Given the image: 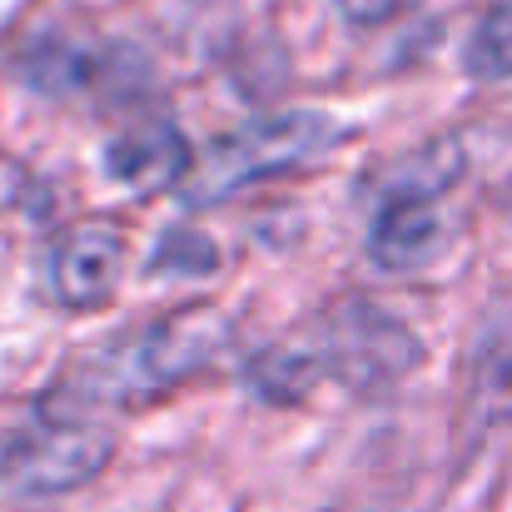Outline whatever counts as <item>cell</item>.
<instances>
[{
	"label": "cell",
	"instance_id": "obj_3",
	"mask_svg": "<svg viewBox=\"0 0 512 512\" xmlns=\"http://www.w3.org/2000/svg\"><path fill=\"white\" fill-rule=\"evenodd\" d=\"M115 433L85 418H50L15 433L0 453V488L15 498H60L105 473Z\"/></svg>",
	"mask_w": 512,
	"mask_h": 512
},
{
	"label": "cell",
	"instance_id": "obj_6",
	"mask_svg": "<svg viewBox=\"0 0 512 512\" xmlns=\"http://www.w3.org/2000/svg\"><path fill=\"white\" fill-rule=\"evenodd\" d=\"M378 269H423L443 249V214L433 194H393L368 234Z\"/></svg>",
	"mask_w": 512,
	"mask_h": 512
},
{
	"label": "cell",
	"instance_id": "obj_9",
	"mask_svg": "<svg viewBox=\"0 0 512 512\" xmlns=\"http://www.w3.org/2000/svg\"><path fill=\"white\" fill-rule=\"evenodd\" d=\"M319 373H324V368H319L314 348H299V343H289V348H269L264 358H254V388H259L264 398H274V403H294V398H304V393L314 388Z\"/></svg>",
	"mask_w": 512,
	"mask_h": 512
},
{
	"label": "cell",
	"instance_id": "obj_8",
	"mask_svg": "<svg viewBox=\"0 0 512 512\" xmlns=\"http://www.w3.org/2000/svg\"><path fill=\"white\" fill-rule=\"evenodd\" d=\"M468 403L483 423H512V309L498 314L468 363Z\"/></svg>",
	"mask_w": 512,
	"mask_h": 512
},
{
	"label": "cell",
	"instance_id": "obj_7",
	"mask_svg": "<svg viewBox=\"0 0 512 512\" xmlns=\"http://www.w3.org/2000/svg\"><path fill=\"white\" fill-rule=\"evenodd\" d=\"M189 160H194V155H189L184 135H179L174 125H160V120L125 130V135L105 150V170L115 174L120 184H130V189H165V184H179V179L189 174Z\"/></svg>",
	"mask_w": 512,
	"mask_h": 512
},
{
	"label": "cell",
	"instance_id": "obj_2",
	"mask_svg": "<svg viewBox=\"0 0 512 512\" xmlns=\"http://www.w3.org/2000/svg\"><path fill=\"white\" fill-rule=\"evenodd\" d=\"M334 140H339V130L324 115H309V110L264 115V120H249V125L219 135L199 160H189V174L179 184L194 204H219L259 179H279V174H294L324 160L334 150Z\"/></svg>",
	"mask_w": 512,
	"mask_h": 512
},
{
	"label": "cell",
	"instance_id": "obj_10",
	"mask_svg": "<svg viewBox=\"0 0 512 512\" xmlns=\"http://www.w3.org/2000/svg\"><path fill=\"white\" fill-rule=\"evenodd\" d=\"M468 70L478 80H512V0L493 5L473 35H468V50H463Z\"/></svg>",
	"mask_w": 512,
	"mask_h": 512
},
{
	"label": "cell",
	"instance_id": "obj_4",
	"mask_svg": "<svg viewBox=\"0 0 512 512\" xmlns=\"http://www.w3.org/2000/svg\"><path fill=\"white\" fill-rule=\"evenodd\" d=\"M314 358H319L324 373L343 378L348 388H378V383H393V378L413 373L418 358H423V343L413 339L408 324H398L378 304L348 299L319 324Z\"/></svg>",
	"mask_w": 512,
	"mask_h": 512
},
{
	"label": "cell",
	"instance_id": "obj_5",
	"mask_svg": "<svg viewBox=\"0 0 512 512\" xmlns=\"http://www.w3.org/2000/svg\"><path fill=\"white\" fill-rule=\"evenodd\" d=\"M125 229L115 219H80L50 259V289L65 309H100L115 299L120 279H125Z\"/></svg>",
	"mask_w": 512,
	"mask_h": 512
},
{
	"label": "cell",
	"instance_id": "obj_12",
	"mask_svg": "<svg viewBox=\"0 0 512 512\" xmlns=\"http://www.w3.org/2000/svg\"><path fill=\"white\" fill-rule=\"evenodd\" d=\"M339 10L353 25H383L398 10V0H339Z\"/></svg>",
	"mask_w": 512,
	"mask_h": 512
},
{
	"label": "cell",
	"instance_id": "obj_11",
	"mask_svg": "<svg viewBox=\"0 0 512 512\" xmlns=\"http://www.w3.org/2000/svg\"><path fill=\"white\" fill-rule=\"evenodd\" d=\"M214 244L199 234V229H174L160 239V249H155V259H150V274H184V279H194V274H209L214 269Z\"/></svg>",
	"mask_w": 512,
	"mask_h": 512
},
{
	"label": "cell",
	"instance_id": "obj_1",
	"mask_svg": "<svg viewBox=\"0 0 512 512\" xmlns=\"http://www.w3.org/2000/svg\"><path fill=\"white\" fill-rule=\"evenodd\" d=\"M234 339L229 319L209 304L179 309L170 319H155L125 339H110L80 358L70 378L60 383V403H130L140 393H160L179 378L214 363Z\"/></svg>",
	"mask_w": 512,
	"mask_h": 512
}]
</instances>
